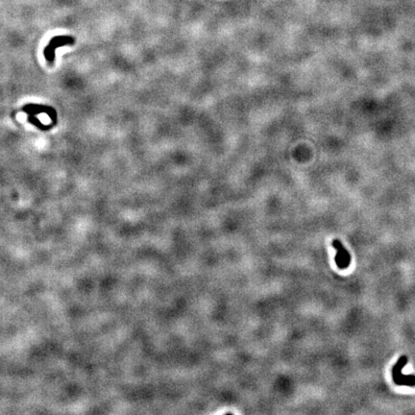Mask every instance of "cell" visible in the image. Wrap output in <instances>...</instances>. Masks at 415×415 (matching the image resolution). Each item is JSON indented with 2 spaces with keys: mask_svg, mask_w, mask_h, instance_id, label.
<instances>
[{
  "mask_svg": "<svg viewBox=\"0 0 415 415\" xmlns=\"http://www.w3.org/2000/svg\"><path fill=\"white\" fill-rule=\"evenodd\" d=\"M74 40L72 39V37H55L52 40H50L49 44H48L47 48L44 49V55L45 58L48 59L49 63H52L53 60L55 59V49L60 47H63L64 44H68V43H73Z\"/></svg>",
  "mask_w": 415,
  "mask_h": 415,
  "instance_id": "obj_2",
  "label": "cell"
},
{
  "mask_svg": "<svg viewBox=\"0 0 415 415\" xmlns=\"http://www.w3.org/2000/svg\"><path fill=\"white\" fill-rule=\"evenodd\" d=\"M333 246L337 252H339V254L341 256V264H340L339 269L347 268L351 263V256L349 254V252L343 247L342 243L338 240H333Z\"/></svg>",
  "mask_w": 415,
  "mask_h": 415,
  "instance_id": "obj_3",
  "label": "cell"
},
{
  "mask_svg": "<svg viewBox=\"0 0 415 415\" xmlns=\"http://www.w3.org/2000/svg\"><path fill=\"white\" fill-rule=\"evenodd\" d=\"M407 363V356L401 357L397 363L392 368V378L395 384L397 385H407V386H414L415 376L404 375L402 373V369Z\"/></svg>",
  "mask_w": 415,
  "mask_h": 415,
  "instance_id": "obj_1",
  "label": "cell"
}]
</instances>
